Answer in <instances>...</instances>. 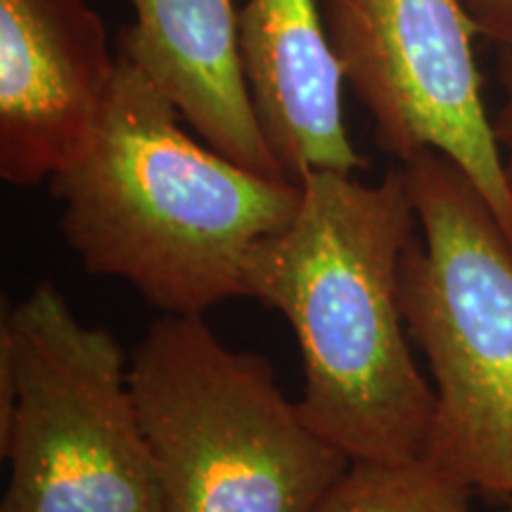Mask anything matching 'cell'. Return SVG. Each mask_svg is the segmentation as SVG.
Here are the masks:
<instances>
[{
    "label": "cell",
    "instance_id": "12",
    "mask_svg": "<svg viewBox=\"0 0 512 512\" xmlns=\"http://www.w3.org/2000/svg\"><path fill=\"white\" fill-rule=\"evenodd\" d=\"M477 34L491 43H512V0H463Z\"/></svg>",
    "mask_w": 512,
    "mask_h": 512
},
{
    "label": "cell",
    "instance_id": "8",
    "mask_svg": "<svg viewBox=\"0 0 512 512\" xmlns=\"http://www.w3.org/2000/svg\"><path fill=\"white\" fill-rule=\"evenodd\" d=\"M238 48L256 119L290 181L366 169L344 126V76L316 0H247Z\"/></svg>",
    "mask_w": 512,
    "mask_h": 512
},
{
    "label": "cell",
    "instance_id": "10",
    "mask_svg": "<svg viewBox=\"0 0 512 512\" xmlns=\"http://www.w3.org/2000/svg\"><path fill=\"white\" fill-rule=\"evenodd\" d=\"M316 512H472V491L427 458L351 460Z\"/></svg>",
    "mask_w": 512,
    "mask_h": 512
},
{
    "label": "cell",
    "instance_id": "2",
    "mask_svg": "<svg viewBox=\"0 0 512 512\" xmlns=\"http://www.w3.org/2000/svg\"><path fill=\"white\" fill-rule=\"evenodd\" d=\"M50 190L81 266L124 280L162 316H204L245 297L254 252L302 204V181L254 174L197 143L121 50L91 138Z\"/></svg>",
    "mask_w": 512,
    "mask_h": 512
},
{
    "label": "cell",
    "instance_id": "1",
    "mask_svg": "<svg viewBox=\"0 0 512 512\" xmlns=\"http://www.w3.org/2000/svg\"><path fill=\"white\" fill-rule=\"evenodd\" d=\"M406 174L309 171L294 219L256 249L245 297L283 313L304 363L306 418L351 460L425 456L434 387L411 351L401 273L418 238Z\"/></svg>",
    "mask_w": 512,
    "mask_h": 512
},
{
    "label": "cell",
    "instance_id": "13",
    "mask_svg": "<svg viewBox=\"0 0 512 512\" xmlns=\"http://www.w3.org/2000/svg\"><path fill=\"white\" fill-rule=\"evenodd\" d=\"M503 512H512V501H508V505H505Z\"/></svg>",
    "mask_w": 512,
    "mask_h": 512
},
{
    "label": "cell",
    "instance_id": "5",
    "mask_svg": "<svg viewBox=\"0 0 512 512\" xmlns=\"http://www.w3.org/2000/svg\"><path fill=\"white\" fill-rule=\"evenodd\" d=\"M0 456V512H162L124 351L53 280L0 325Z\"/></svg>",
    "mask_w": 512,
    "mask_h": 512
},
{
    "label": "cell",
    "instance_id": "9",
    "mask_svg": "<svg viewBox=\"0 0 512 512\" xmlns=\"http://www.w3.org/2000/svg\"><path fill=\"white\" fill-rule=\"evenodd\" d=\"M136 22L117 38L209 147L254 174L287 178L249 98L235 0H131Z\"/></svg>",
    "mask_w": 512,
    "mask_h": 512
},
{
    "label": "cell",
    "instance_id": "11",
    "mask_svg": "<svg viewBox=\"0 0 512 512\" xmlns=\"http://www.w3.org/2000/svg\"><path fill=\"white\" fill-rule=\"evenodd\" d=\"M496 76L501 83L503 102L491 121H494V133L501 147L505 185L512 200V43L496 46Z\"/></svg>",
    "mask_w": 512,
    "mask_h": 512
},
{
    "label": "cell",
    "instance_id": "4",
    "mask_svg": "<svg viewBox=\"0 0 512 512\" xmlns=\"http://www.w3.org/2000/svg\"><path fill=\"white\" fill-rule=\"evenodd\" d=\"M420 233L401 302L434 387L425 456L472 494L512 501V245L472 178L439 152L401 164Z\"/></svg>",
    "mask_w": 512,
    "mask_h": 512
},
{
    "label": "cell",
    "instance_id": "7",
    "mask_svg": "<svg viewBox=\"0 0 512 512\" xmlns=\"http://www.w3.org/2000/svg\"><path fill=\"white\" fill-rule=\"evenodd\" d=\"M117 55L86 0H0V178L50 181L86 147Z\"/></svg>",
    "mask_w": 512,
    "mask_h": 512
},
{
    "label": "cell",
    "instance_id": "6",
    "mask_svg": "<svg viewBox=\"0 0 512 512\" xmlns=\"http://www.w3.org/2000/svg\"><path fill=\"white\" fill-rule=\"evenodd\" d=\"M344 81L373 119L375 143L401 164L439 152L456 162L512 245V200L463 0H320Z\"/></svg>",
    "mask_w": 512,
    "mask_h": 512
},
{
    "label": "cell",
    "instance_id": "3",
    "mask_svg": "<svg viewBox=\"0 0 512 512\" xmlns=\"http://www.w3.org/2000/svg\"><path fill=\"white\" fill-rule=\"evenodd\" d=\"M162 512H316L351 458L280 389L271 363L204 316H162L131 361Z\"/></svg>",
    "mask_w": 512,
    "mask_h": 512
}]
</instances>
